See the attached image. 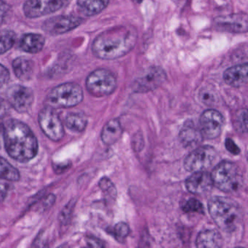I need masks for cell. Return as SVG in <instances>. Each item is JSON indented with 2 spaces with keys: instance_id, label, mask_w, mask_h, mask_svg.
Wrapping results in <instances>:
<instances>
[{
  "instance_id": "6da1fadb",
  "label": "cell",
  "mask_w": 248,
  "mask_h": 248,
  "mask_svg": "<svg viewBox=\"0 0 248 248\" xmlns=\"http://www.w3.org/2000/svg\"><path fill=\"white\" fill-rule=\"evenodd\" d=\"M137 40V31L133 27H114L101 33L94 40L92 51L98 59L114 60L130 53Z\"/></svg>"
},
{
  "instance_id": "7a4b0ae2",
  "label": "cell",
  "mask_w": 248,
  "mask_h": 248,
  "mask_svg": "<svg viewBox=\"0 0 248 248\" xmlns=\"http://www.w3.org/2000/svg\"><path fill=\"white\" fill-rule=\"evenodd\" d=\"M5 149L11 157L26 162L35 157L38 142L31 129L22 122L10 120L3 126Z\"/></svg>"
},
{
  "instance_id": "3957f363",
  "label": "cell",
  "mask_w": 248,
  "mask_h": 248,
  "mask_svg": "<svg viewBox=\"0 0 248 248\" xmlns=\"http://www.w3.org/2000/svg\"><path fill=\"white\" fill-rule=\"evenodd\" d=\"M212 218L223 232L236 230L242 220L240 207L233 200L225 197H214L208 204Z\"/></svg>"
},
{
  "instance_id": "277c9868",
  "label": "cell",
  "mask_w": 248,
  "mask_h": 248,
  "mask_svg": "<svg viewBox=\"0 0 248 248\" xmlns=\"http://www.w3.org/2000/svg\"><path fill=\"white\" fill-rule=\"evenodd\" d=\"M83 100V91L78 84L67 82L53 88L46 98L47 107L53 108H70Z\"/></svg>"
},
{
  "instance_id": "5b68a950",
  "label": "cell",
  "mask_w": 248,
  "mask_h": 248,
  "mask_svg": "<svg viewBox=\"0 0 248 248\" xmlns=\"http://www.w3.org/2000/svg\"><path fill=\"white\" fill-rule=\"evenodd\" d=\"M213 186L226 193L236 191L242 181L239 167L229 161H223L216 165L211 173Z\"/></svg>"
},
{
  "instance_id": "8992f818",
  "label": "cell",
  "mask_w": 248,
  "mask_h": 248,
  "mask_svg": "<svg viewBox=\"0 0 248 248\" xmlns=\"http://www.w3.org/2000/svg\"><path fill=\"white\" fill-rule=\"evenodd\" d=\"M117 78L111 71L98 69L90 74L86 79L88 92L95 97L110 95L117 88Z\"/></svg>"
},
{
  "instance_id": "52a82bcc",
  "label": "cell",
  "mask_w": 248,
  "mask_h": 248,
  "mask_svg": "<svg viewBox=\"0 0 248 248\" xmlns=\"http://www.w3.org/2000/svg\"><path fill=\"white\" fill-rule=\"evenodd\" d=\"M217 152L210 146H203L194 149L184 161V168L191 172L206 171L214 163Z\"/></svg>"
},
{
  "instance_id": "ba28073f",
  "label": "cell",
  "mask_w": 248,
  "mask_h": 248,
  "mask_svg": "<svg viewBox=\"0 0 248 248\" xmlns=\"http://www.w3.org/2000/svg\"><path fill=\"white\" fill-rule=\"evenodd\" d=\"M40 128L47 138L53 141H59L64 136L63 123L54 108L46 107L39 113Z\"/></svg>"
},
{
  "instance_id": "9c48e42d",
  "label": "cell",
  "mask_w": 248,
  "mask_h": 248,
  "mask_svg": "<svg viewBox=\"0 0 248 248\" xmlns=\"http://www.w3.org/2000/svg\"><path fill=\"white\" fill-rule=\"evenodd\" d=\"M166 79V73L162 68L152 66L135 79L132 89L134 92L140 93L150 92L161 86Z\"/></svg>"
},
{
  "instance_id": "30bf717a",
  "label": "cell",
  "mask_w": 248,
  "mask_h": 248,
  "mask_svg": "<svg viewBox=\"0 0 248 248\" xmlns=\"http://www.w3.org/2000/svg\"><path fill=\"white\" fill-rule=\"evenodd\" d=\"M70 0H28L24 5V13L29 18H37L57 12L67 6Z\"/></svg>"
},
{
  "instance_id": "8fae6325",
  "label": "cell",
  "mask_w": 248,
  "mask_h": 248,
  "mask_svg": "<svg viewBox=\"0 0 248 248\" xmlns=\"http://www.w3.org/2000/svg\"><path fill=\"white\" fill-rule=\"evenodd\" d=\"M83 20L75 16H58L45 21L43 30L50 35H60L78 28Z\"/></svg>"
},
{
  "instance_id": "7c38bea8",
  "label": "cell",
  "mask_w": 248,
  "mask_h": 248,
  "mask_svg": "<svg viewBox=\"0 0 248 248\" xmlns=\"http://www.w3.org/2000/svg\"><path fill=\"white\" fill-rule=\"evenodd\" d=\"M34 98L32 90L23 85H14L7 92L8 104L20 113L27 112L31 108Z\"/></svg>"
},
{
  "instance_id": "4fadbf2b",
  "label": "cell",
  "mask_w": 248,
  "mask_h": 248,
  "mask_svg": "<svg viewBox=\"0 0 248 248\" xmlns=\"http://www.w3.org/2000/svg\"><path fill=\"white\" fill-rule=\"evenodd\" d=\"M224 122L223 115L217 110H206L200 117V131L207 139H216L221 133Z\"/></svg>"
},
{
  "instance_id": "5bb4252c",
  "label": "cell",
  "mask_w": 248,
  "mask_h": 248,
  "mask_svg": "<svg viewBox=\"0 0 248 248\" xmlns=\"http://www.w3.org/2000/svg\"><path fill=\"white\" fill-rule=\"evenodd\" d=\"M215 25L220 31L232 33H244L248 31V16L246 14H234L218 17Z\"/></svg>"
},
{
  "instance_id": "9a60e30c",
  "label": "cell",
  "mask_w": 248,
  "mask_h": 248,
  "mask_svg": "<svg viewBox=\"0 0 248 248\" xmlns=\"http://www.w3.org/2000/svg\"><path fill=\"white\" fill-rule=\"evenodd\" d=\"M213 183L211 174L206 171L193 172L191 176L187 178L186 186L191 194H202L207 192L213 187Z\"/></svg>"
},
{
  "instance_id": "2e32d148",
  "label": "cell",
  "mask_w": 248,
  "mask_h": 248,
  "mask_svg": "<svg viewBox=\"0 0 248 248\" xmlns=\"http://www.w3.org/2000/svg\"><path fill=\"white\" fill-rule=\"evenodd\" d=\"M248 63L232 66L225 71L223 80L227 85L240 88L248 82Z\"/></svg>"
},
{
  "instance_id": "e0dca14e",
  "label": "cell",
  "mask_w": 248,
  "mask_h": 248,
  "mask_svg": "<svg viewBox=\"0 0 248 248\" xmlns=\"http://www.w3.org/2000/svg\"><path fill=\"white\" fill-rule=\"evenodd\" d=\"M46 44V39L43 35L34 33L24 34L20 39L19 48L26 53L35 54L40 53Z\"/></svg>"
},
{
  "instance_id": "ac0fdd59",
  "label": "cell",
  "mask_w": 248,
  "mask_h": 248,
  "mask_svg": "<svg viewBox=\"0 0 248 248\" xmlns=\"http://www.w3.org/2000/svg\"><path fill=\"white\" fill-rule=\"evenodd\" d=\"M13 69L17 78L21 81H28L34 73V63L31 59L18 57L13 62Z\"/></svg>"
},
{
  "instance_id": "d6986e66",
  "label": "cell",
  "mask_w": 248,
  "mask_h": 248,
  "mask_svg": "<svg viewBox=\"0 0 248 248\" xmlns=\"http://www.w3.org/2000/svg\"><path fill=\"white\" fill-rule=\"evenodd\" d=\"M123 134V128L117 119L110 120L106 124L101 133V139L105 144L113 145L117 143Z\"/></svg>"
},
{
  "instance_id": "ffe728a7",
  "label": "cell",
  "mask_w": 248,
  "mask_h": 248,
  "mask_svg": "<svg viewBox=\"0 0 248 248\" xmlns=\"http://www.w3.org/2000/svg\"><path fill=\"white\" fill-rule=\"evenodd\" d=\"M202 134L193 123H186L180 133V139L185 146H194L202 140Z\"/></svg>"
},
{
  "instance_id": "44dd1931",
  "label": "cell",
  "mask_w": 248,
  "mask_h": 248,
  "mask_svg": "<svg viewBox=\"0 0 248 248\" xmlns=\"http://www.w3.org/2000/svg\"><path fill=\"white\" fill-rule=\"evenodd\" d=\"M196 244L198 248H220L223 244V239L217 230L208 229L199 233Z\"/></svg>"
},
{
  "instance_id": "7402d4cb",
  "label": "cell",
  "mask_w": 248,
  "mask_h": 248,
  "mask_svg": "<svg viewBox=\"0 0 248 248\" xmlns=\"http://www.w3.org/2000/svg\"><path fill=\"white\" fill-rule=\"evenodd\" d=\"M109 0H78L79 11L85 16H93L108 6Z\"/></svg>"
},
{
  "instance_id": "603a6c76",
  "label": "cell",
  "mask_w": 248,
  "mask_h": 248,
  "mask_svg": "<svg viewBox=\"0 0 248 248\" xmlns=\"http://www.w3.org/2000/svg\"><path fill=\"white\" fill-rule=\"evenodd\" d=\"M65 124L72 131L82 132L86 128L88 120L82 114L71 113L66 117Z\"/></svg>"
},
{
  "instance_id": "cb8c5ba5",
  "label": "cell",
  "mask_w": 248,
  "mask_h": 248,
  "mask_svg": "<svg viewBox=\"0 0 248 248\" xmlns=\"http://www.w3.org/2000/svg\"><path fill=\"white\" fill-rule=\"evenodd\" d=\"M0 179L9 181H18L20 179L19 171L2 157H0Z\"/></svg>"
},
{
  "instance_id": "d4e9b609",
  "label": "cell",
  "mask_w": 248,
  "mask_h": 248,
  "mask_svg": "<svg viewBox=\"0 0 248 248\" xmlns=\"http://www.w3.org/2000/svg\"><path fill=\"white\" fill-rule=\"evenodd\" d=\"M16 34L11 30H0V55L9 51L16 42Z\"/></svg>"
},
{
  "instance_id": "484cf974",
  "label": "cell",
  "mask_w": 248,
  "mask_h": 248,
  "mask_svg": "<svg viewBox=\"0 0 248 248\" xmlns=\"http://www.w3.org/2000/svg\"><path fill=\"white\" fill-rule=\"evenodd\" d=\"M129 233H130V229L125 223L120 222L114 226V237L119 242L123 243L125 241L127 236H128Z\"/></svg>"
},
{
  "instance_id": "4316f807",
  "label": "cell",
  "mask_w": 248,
  "mask_h": 248,
  "mask_svg": "<svg viewBox=\"0 0 248 248\" xmlns=\"http://www.w3.org/2000/svg\"><path fill=\"white\" fill-rule=\"evenodd\" d=\"M200 98L202 102L207 106H213L217 101V96L213 90L204 88L200 93Z\"/></svg>"
},
{
  "instance_id": "83f0119b",
  "label": "cell",
  "mask_w": 248,
  "mask_h": 248,
  "mask_svg": "<svg viewBox=\"0 0 248 248\" xmlns=\"http://www.w3.org/2000/svg\"><path fill=\"white\" fill-rule=\"evenodd\" d=\"M183 210L185 213H203L202 204L197 199L191 198L187 200L182 207Z\"/></svg>"
},
{
  "instance_id": "f1b7e54d",
  "label": "cell",
  "mask_w": 248,
  "mask_h": 248,
  "mask_svg": "<svg viewBox=\"0 0 248 248\" xmlns=\"http://www.w3.org/2000/svg\"><path fill=\"white\" fill-rule=\"evenodd\" d=\"M99 186L104 192L107 193L111 198L114 199L117 195L115 186L108 178H103L100 181Z\"/></svg>"
},
{
  "instance_id": "f546056e",
  "label": "cell",
  "mask_w": 248,
  "mask_h": 248,
  "mask_svg": "<svg viewBox=\"0 0 248 248\" xmlns=\"http://www.w3.org/2000/svg\"><path fill=\"white\" fill-rule=\"evenodd\" d=\"M235 126L237 130L246 133L247 132V110L242 109L237 113L236 120H235Z\"/></svg>"
},
{
  "instance_id": "4dcf8cb0",
  "label": "cell",
  "mask_w": 248,
  "mask_h": 248,
  "mask_svg": "<svg viewBox=\"0 0 248 248\" xmlns=\"http://www.w3.org/2000/svg\"><path fill=\"white\" fill-rule=\"evenodd\" d=\"M10 72L3 65L0 64V89H2L10 80Z\"/></svg>"
},
{
  "instance_id": "1f68e13d",
  "label": "cell",
  "mask_w": 248,
  "mask_h": 248,
  "mask_svg": "<svg viewBox=\"0 0 248 248\" xmlns=\"http://www.w3.org/2000/svg\"><path fill=\"white\" fill-rule=\"evenodd\" d=\"M10 5L4 0H0V24H2L10 12Z\"/></svg>"
},
{
  "instance_id": "d6a6232c",
  "label": "cell",
  "mask_w": 248,
  "mask_h": 248,
  "mask_svg": "<svg viewBox=\"0 0 248 248\" xmlns=\"http://www.w3.org/2000/svg\"><path fill=\"white\" fill-rule=\"evenodd\" d=\"M225 146H226V149L232 155H238L240 153V149L232 139H226Z\"/></svg>"
},
{
  "instance_id": "836d02e7",
  "label": "cell",
  "mask_w": 248,
  "mask_h": 248,
  "mask_svg": "<svg viewBox=\"0 0 248 248\" xmlns=\"http://www.w3.org/2000/svg\"><path fill=\"white\" fill-rule=\"evenodd\" d=\"M10 186L7 183L1 181L0 179V202H2L6 198L9 191Z\"/></svg>"
},
{
  "instance_id": "e575fe53",
  "label": "cell",
  "mask_w": 248,
  "mask_h": 248,
  "mask_svg": "<svg viewBox=\"0 0 248 248\" xmlns=\"http://www.w3.org/2000/svg\"><path fill=\"white\" fill-rule=\"evenodd\" d=\"M9 111V104L0 97V120L3 119Z\"/></svg>"
},
{
  "instance_id": "d590c367",
  "label": "cell",
  "mask_w": 248,
  "mask_h": 248,
  "mask_svg": "<svg viewBox=\"0 0 248 248\" xmlns=\"http://www.w3.org/2000/svg\"><path fill=\"white\" fill-rule=\"evenodd\" d=\"M87 243L90 247H93V248H102V247H104L103 242L97 238L93 237V236H88L87 238Z\"/></svg>"
},
{
  "instance_id": "8d00e7d4",
  "label": "cell",
  "mask_w": 248,
  "mask_h": 248,
  "mask_svg": "<svg viewBox=\"0 0 248 248\" xmlns=\"http://www.w3.org/2000/svg\"><path fill=\"white\" fill-rule=\"evenodd\" d=\"M133 2H136V3H141L143 0H133Z\"/></svg>"
},
{
  "instance_id": "74e56055",
  "label": "cell",
  "mask_w": 248,
  "mask_h": 248,
  "mask_svg": "<svg viewBox=\"0 0 248 248\" xmlns=\"http://www.w3.org/2000/svg\"><path fill=\"white\" fill-rule=\"evenodd\" d=\"M175 2H177V3H180V2H183L184 0H172Z\"/></svg>"
},
{
  "instance_id": "f35d334b",
  "label": "cell",
  "mask_w": 248,
  "mask_h": 248,
  "mask_svg": "<svg viewBox=\"0 0 248 248\" xmlns=\"http://www.w3.org/2000/svg\"><path fill=\"white\" fill-rule=\"evenodd\" d=\"M0 136H1V127H0Z\"/></svg>"
}]
</instances>
